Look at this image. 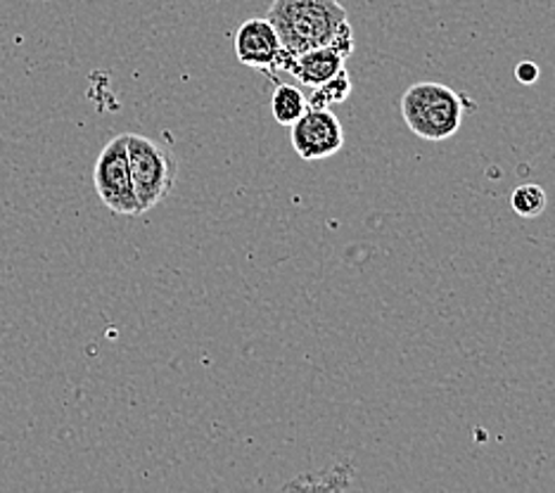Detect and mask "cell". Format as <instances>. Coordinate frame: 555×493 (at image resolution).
<instances>
[{
  "mask_svg": "<svg viewBox=\"0 0 555 493\" xmlns=\"http://www.w3.org/2000/svg\"><path fill=\"white\" fill-rule=\"evenodd\" d=\"M267 20L289 57L354 38L349 15L339 0H273Z\"/></svg>",
  "mask_w": 555,
  "mask_h": 493,
  "instance_id": "cell-1",
  "label": "cell"
},
{
  "mask_svg": "<svg viewBox=\"0 0 555 493\" xmlns=\"http://www.w3.org/2000/svg\"><path fill=\"white\" fill-rule=\"evenodd\" d=\"M463 103L465 98L453 88L423 81L411 86L401 95V114L415 135L423 138V141L439 143L459 133L465 117Z\"/></svg>",
  "mask_w": 555,
  "mask_h": 493,
  "instance_id": "cell-2",
  "label": "cell"
},
{
  "mask_svg": "<svg viewBox=\"0 0 555 493\" xmlns=\"http://www.w3.org/2000/svg\"><path fill=\"white\" fill-rule=\"evenodd\" d=\"M126 155L138 205L145 213L169 197L176 181V159L169 150L138 133H126Z\"/></svg>",
  "mask_w": 555,
  "mask_h": 493,
  "instance_id": "cell-3",
  "label": "cell"
},
{
  "mask_svg": "<svg viewBox=\"0 0 555 493\" xmlns=\"http://www.w3.org/2000/svg\"><path fill=\"white\" fill-rule=\"evenodd\" d=\"M93 183L100 199H103V205L109 211L119 213V217H138V213H143L131 181L129 155H126V133L112 138L98 155Z\"/></svg>",
  "mask_w": 555,
  "mask_h": 493,
  "instance_id": "cell-4",
  "label": "cell"
},
{
  "mask_svg": "<svg viewBox=\"0 0 555 493\" xmlns=\"http://www.w3.org/2000/svg\"><path fill=\"white\" fill-rule=\"evenodd\" d=\"M289 143L301 159H327L343 150L345 129L331 107H309L289 126Z\"/></svg>",
  "mask_w": 555,
  "mask_h": 493,
  "instance_id": "cell-5",
  "label": "cell"
},
{
  "mask_svg": "<svg viewBox=\"0 0 555 493\" xmlns=\"http://www.w3.org/2000/svg\"><path fill=\"white\" fill-rule=\"evenodd\" d=\"M235 55L243 65L263 72H283L287 57L278 31L269 20L251 17L235 34Z\"/></svg>",
  "mask_w": 555,
  "mask_h": 493,
  "instance_id": "cell-6",
  "label": "cell"
},
{
  "mask_svg": "<svg viewBox=\"0 0 555 493\" xmlns=\"http://www.w3.org/2000/svg\"><path fill=\"white\" fill-rule=\"evenodd\" d=\"M351 53H354V38H345V41L313 48L301 55H287L283 62V72L295 76L299 83L313 88L331 81L333 76L343 72Z\"/></svg>",
  "mask_w": 555,
  "mask_h": 493,
  "instance_id": "cell-7",
  "label": "cell"
},
{
  "mask_svg": "<svg viewBox=\"0 0 555 493\" xmlns=\"http://www.w3.org/2000/svg\"><path fill=\"white\" fill-rule=\"evenodd\" d=\"M357 486L354 470L349 465H337L323 472H307L297 477L295 482H287L285 491H345Z\"/></svg>",
  "mask_w": 555,
  "mask_h": 493,
  "instance_id": "cell-8",
  "label": "cell"
},
{
  "mask_svg": "<svg viewBox=\"0 0 555 493\" xmlns=\"http://www.w3.org/2000/svg\"><path fill=\"white\" fill-rule=\"evenodd\" d=\"M307 109H309V100L297 86L293 83L275 86V91L271 95V114L278 124L287 126L289 129V126H293Z\"/></svg>",
  "mask_w": 555,
  "mask_h": 493,
  "instance_id": "cell-9",
  "label": "cell"
},
{
  "mask_svg": "<svg viewBox=\"0 0 555 493\" xmlns=\"http://www.w3.org/2000/svg\"><path fill=\"white\" fill-rule=\"evenodd\" d=\"M546 190L537 183H525L513 190L511 195V207L522 219H537L546 211Z\"/></svg>",
  "mask_w": 555,
  "mask_h": 493,
  "instance_id": "cell-10",
  "label": "cell"
},
{
  "mask_svg": "<svg viewBox=\"0 0 555 493\" xmlns=\"http://www.w3.org/2000/svg\"><path fill=\"white\" fill-rule=\"evenodd\" d=\"M351 95V79L347 69L333 76L331 81H325L321 86H313L311 95H307L309 107H333L337 103H345V100Z\"/></svg>",
  "mask_w": 555,
  "mask_h": 493,
  "instance_id": "cell-11",
  "label": "cell"
},
{
  "mask_svg": "<svg viewBox=\"0 0 555 493\" xmlns=\"http://www.w3.org/2000/svg\"><path fill=\"white\" fill-rule=\"evenodd\" d=\"M515 76L520 83H537L539 81V67L534 62H520V65L515 67Z\"/></svg>",
  "mask_w": 555,
  "mask_h": 493,
  "instance_id": "cell-12",
  "label": "cell"
}]
</instances>
